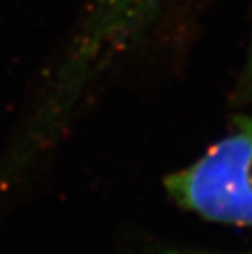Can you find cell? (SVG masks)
<instances>
[{
	"label": "cell",
	"instance_id": "3",
	"mask_svg": "<svg viewBox=\"0 0 252 254\" xmlns=\"http://www.w3.org/2000/svg\"><path fill=\"white\" fill-rule=\"evenodd\" d=\"M160 254H206V253H179V251H167V253H160Z\"/></svg>",
	"mask_w": 252,
	"mask_h": 254
},
{
	"label": "cell",
	"instance_id": "2",
	"mask_svg": "<svg viewBox=\"0 0 252 254\" xmlns=\"http://www.w3.org/2000/svg\"><path fill=\"white\" fill-rule=\"evenodd\" d=\"M239 97L241 99H252V43L249 48V56L246 59L243 75L239 80Z\"/></svg>",
	"mask_w": 252,
	"mask_h": 254
},
{
	"label": "cell",
	"instance_id": "1",
	"mask_svg": "<svg viewBox=\"0 0 252 254\" xmlns=\"http://www.w3.org/2000/svg\"><path fill=\"white\" fill-rule=\"evenodd\" d=\"M177 205L197 217L252 228V117H241L197 161L165 179Z\"/></svg>",
	"mask_w": 252,
	"mask_h": 254
}]
</instances>
